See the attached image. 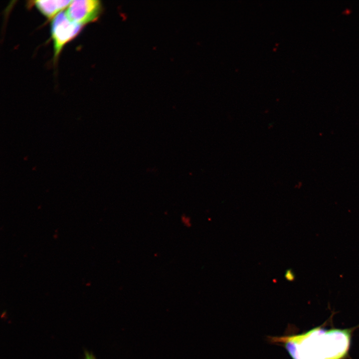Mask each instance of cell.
I'll list each match as a JSON object with an SVG mask.
<instances>
[{
  "label": "cell",
  "instance_id": "3957f363",
  "mask_svg": "<svg viewBox=\"0 0 359 359\" xmlns=\"http://www.w3.org/2000/svg\"><path fill=\"white\" fill-rule=\"evenodd\" d=\"M102 11L100 1L95 0H72L65 13L72 21L85 24L95 21Z\"/></svg>",
  "mask_w": 359,
  "mask_h": 359
},
{
  "label": "cell",
  "instance_id": "277c9868",
  "mask_svg": "<svg viewBox=\"0 0 359 359\" xmlns=\"http://www.w3.org/2000/svg\"><path fill=\"white\" fill-rule=\"evenodd\" d=\"M33 5L46 17L54 18L60 12L67 7L71 0H35L31 1Z\"/></svg>",
  "mask_w": 359,
  "mask_h": 359
},
{
  "label": "cell",
  "instance_id": "5b68a950",
  "mask_svg": "<svg viewBox=\"0 0 359 359\" xmlns=\"http://www.w3.org/2000/svg\"><path fill=\"white\" fill-rule=\"evenodd\" d=\"M285 277L289 281H293L295 278V276L292 270L288 269L285 274Z\"/></svg>",
  "mask_w": 359,
  "mask_h": 359
},
{
  "label": "cell",
  "instance_id": "7a4b0ae2",
  "mask_svg": "<svg viewBox=\"0 0 359 359\" xmlns=\"http://www.w3.org/2000/svg\"><path fill=\"white\" fill-rule=\"evenodd\" d=\"M83 26L71 21L67 17L65 11L59 13L53 19L51 33L53 42L55 61L65 45L79 34Z\"/></svg>",
  "mask_w": 359,
  "mask_h": 359
},
{
  "label": "cell",
  "instance_id": "8992f818",
  "mask_svg": "<svg viewBox=\"0 0 359 359\" xmlns=\"http://www.w3.org/2000/svg\"><path fill=\"white\" fill-rule=\"evenodd\" d=\"M84 359H96L95 357L89 352H86L85 354Z\"/></svg>",
  "mask_w": 359,
  "mask_h": 359
},
{
  "label": "cell",
  "instance_id": "6da1fadb",
  "mask_svg": "<svg viewBox=\"0 0 359 359\" xmlns=\"http://www.w3.org/2000/svg\"><path fill=\"white\" fill-rule=\"evenodd\" d=\"M350 331L314 329L296 335L269 337L272 343L282 344L293 359H340L349 348Z\"/></svg>",
  "mask_w": 359,
  "mask_h": 359
}]
</instances>
